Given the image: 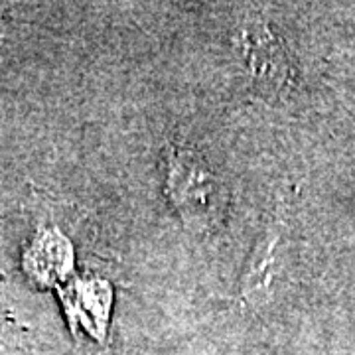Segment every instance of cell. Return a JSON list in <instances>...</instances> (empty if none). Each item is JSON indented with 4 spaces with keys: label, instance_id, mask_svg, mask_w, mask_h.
Returning a JSON list of instances; mask_svg holds the SVG:
<instances>
[{
    "label": "cell",
    "instance_id": "obj_1",
    "mask_svg": "<svg viewBox=\"0 0 355 355\" xmlns=\"http://www.w3.org/2000/svg\"><path fill=\"white\" fill-rule=\"evenodd\" d=\"M209 166L200 158L182 153L170 162L168 193L184 216L209 217L217 209L219 188Z\"/></svg>",
    "mask_w": 355,
    "mask_h": 355
}]
</instances>
